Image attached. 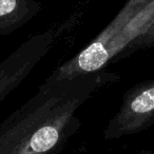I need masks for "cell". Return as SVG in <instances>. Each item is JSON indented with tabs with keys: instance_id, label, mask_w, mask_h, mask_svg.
<instances>
[{
	"instance_id": "cell-1",
	"label": "cell",
	"mask_w": 154,
	"mask_h": 154,
	"mask_svg": "<svg viewBox=\"0 0 154 154\" xmlns=\"http://www.w3.org/2000/svg\"><path fill=\"white\" fill-rule=\"evenodd\" d=\"M120 76L97 71L51 79L0 124V154H57L79 130V109L101 88Z\"/></svg>"
},
{
	"instance_id": "cell-2",
	"label": "cell",
	"mask_w": 154,
	"mask_h": 154,
	"mask_svg": "<svg viewBox=\"0 0 154 154\" xmlns=\"http://www.w3.org/2000/svg\"><path fill=\"white\" fill-rule=\"evenodd\" d=\"M153 21L154 0H129L94 41L56 69L49 78H72L100 71Z\"/></svg>"
},
{
	"instance_id": "cell-3",
	"label": "cell",
	"mask_w": 154,
	"mask_h": 154,
	"mask_svg": "<svg viewBox=\"0 0 154 154\" xmlns=\"http://www.w3.org/2000/svg\"><path fill=\"white\" fill-rule=\"evenodd\" d=\"M154 125V79L141 82L124 95L119 110L110 119L103 137L117 139L139 133Z\"/></svg>"
},
{
	"instance_id": "cell-4",
	"label": "cell",
	"mask_w": 154,
	"mask_h": 154,
	"mask_svg": "<svg viewBox=\"0 0 154 154\" xmlns=\"http://www.w3.org/2000/svg\"><path fill=\"white\" fill-rule=\"evenodd\" d=\"M52 29L31 36L0 62V103L9 96L45 57L55 41Z\"/></svg>"
},
{
	"instance_id": "cell-5",
	"label": "cell",
	"mask_w": 154,
	"mask_h": 154,
	"mask_svg": "<svg viewBox=\"0 0 154 154\" xmlns=\"http://www.w3.org/2000/svg\"><path fill=\"white\" fill-rule=\"evenodd\" d=\"M40 11L36 0H0V37L22 28Z\"/></svg>"
},
{
	"instance_id": "cell-6",
	"label": "cell",
	"mask_w": 154,
	"mask_h": 154,
	"mask_svg": "<svg viewBox=\"0 0 154 154\" xmlns=\"http://www.w3.org/2000/svg\"><path fill=\"white\" fill-rule=\"evenodd\" d=\"M149 48H154V21L143 34L135 38L129 45H127L124 51L115 59H119L120 57H126V56L136 52L137 50L149 49Z\"/></svg>"
}]
</instances>
